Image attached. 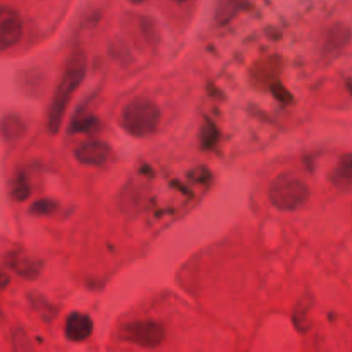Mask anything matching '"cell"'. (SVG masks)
I'll list each match as a JSON object with an SVG mask.
<instances>
[{
    "label": "cell",
    "mask_w": 352,
    "mask_h": 352,
    "mask_svg": "<svg viewBox=\"0 0 352 352\" xmlns=\"http://www.w3.org/2000/svg\"><path fill=\"white\" fill-rule=\"evenodd\" d=\"M85 73H87V59H85L83 54H74L67 63L66 69H64L63 78H60L52 102H50L49 118H47V126H49L50 133L59 131L67 106H69L76 88L83 81Z\"/></svg>",
    "instance_id": "obj_1"
},
{
    "label": "cell",
    "mask_w": 352,
    "mask_h": 352,
    "mask_svg": "<svg viewBox=\"0 0 352 352\" xmlns=\"http://www.w3.org/2000/svg\"><path fill=\"white\" fill-rule=\"evenodd\" d=\"M121 126L133 137H145L157 130L161 123V109L145 97H137L124 106L120 120Z\"/></svg>",
    "instance_id": "obj_2"
},
{
    "label": "cell",
    "mask_w": 352,
    "mask_h": 352,
    "mask_svg": "<svg viewBox=\"0 0 352 352\" xmlns=\"http://www.w3.org/2000/svg\"><path fill=\"white\" fill-rule=\"evenodd\" d=\"M309 187L294 175H280L270 187V202L280 211H296L309 201Z\"/></svg>",
    "instance_id": "obj_3"
},
{
    "label": "cell",
    "mask_w": 352,
    "mask_h": 352,
    "mask_svg": "<svg viewBox=\"0 0 352 352\" xmlns=\"http://www.w3.org/2000/svg\"><path fill=\"white\" fill-rule=\"evenodd\" d=\"M120 337L131 344L140 345V347L152 349L161 345L164 340V327L152 320L131 321V323L121 327Z\"/></svg>",
    "instance_id": "obj_4"
},
{
    "label": "cell",
    "mask_w": 352,
    "mask_h": 352,
    "mask_svg": "<svg viewBox=\"0 0 352 352\" xmlns=\"http://www.w3.org/2000/svg\"><path fill=\"white\" fill-rule=\"evenodd\" d=\"M25 25L16 9L11 6H0V52L18 45L23 38Z\"/></svg>",
    "instance_id": "obj_5"
},
{
    "label": "cell",
    "mask_w": 352,
    "mask_h": 352,
    "mask_svg": "<svg viewBox=\"0 0 352 352\" xmlns=\"http://www.w3.org/2000/svg\"><path fill=\"white\" fill-rule=\"evenodd\" d=\"M74 159L85 166H104L111 159V147L100 140H87L74 148Z\"/></svg>",
    "instance_id": "obj_6"
},
{
    "label": "cell",
    "mask_w": 352,
    "mask_h": 352,
    "mask_svg": "<svg viewBox=\"0 0 352 352\" xmlns=\"http://www.w3.org/2000/svg\"><path fill=\"white\" fill-rule=\"evenodd\" d=\"M94 323L90 316L85 313H71L64 324V333L69 340L83 342L92 335Z\"/></svg>",
    "instance_id": "obj_7"
},
{
    "label": "cell",
    "mask_w": 352,
    "mask_h": 352,
    "mask_svg": "<svg viewBox=\"0 0 352 352\" xmlns=\"http://www.w3.org/2000/svg\"><path fill=\"white\" fill-rule=\"evenodd\" d=\"M351 38V32L347 26L344 25H335L331 26L330 32L327 35V43H324V50L328 54H338L345 45L349 43Z\"/></svg>",
    "instance_id": "obj_8"
},
{
    "label": "cell",
    "mask_w": 352,
    "mask_h": 352,
    "mask_svg": "<svg viewBox=\"0 0 352 352\" xmlns=\"http://www.w3.org/2000/svg\"><path fill=\"white\" fill-rule=\"evenodd\" d=\"M333 184L340 188L352 187V152L338 159L333 169Z\"/></svg>",
    "instance_id": "obj_9"
},
{
    "label": "cell",
    "mask_w": 352,
    "mask_h": 352,
    "mask_svg": "<svg viewBox=\"0 0 352 352\" xmlns=\"http://www.w3.org/2000/svg\"><path fill=\"white\" fill-rule=\"evenodd\" d=\"M25 130L26 126L25 123H23V120L19 116H14V114L6 116L4 120H2V123H0V133H2L4 138H9V140L19 138L25 133Z\"/></svg>",
    "instance_id": "obj_10"
},
{
    "label": "cell",
    "mask_w": 352,
    "mask_h": 352,
    "mask_svg": "<svg viewBox=\"0 0 352 352\" xmlns=\"http://www.w3.org/2000/svg\"><path fill=\"white\" fill-rule=\"evenodd\" d=\"M239 11H240V0H219L216 19H218L219 25H226L230 19L235 18Z\"/></svg>",
    "instance_id": "obj_11"
},
{
    "label": "cell",
    "mask_w": 352,
    "mask_h": 352,
    "mask_svg": "<svg viewBox=\"0 0 352 352\" xmlns=\"http://www.w3.org/2000/svg\"><path fill=\"white\" fill-rule=\"evenodd\" d=\"M28 195H30L28 180H26V176L18 175L16 176L14 184H12V197H14L16 201H25V199H28Z\"/></svg>",
    "instance_id": "obj_12"
},
{
    "label": "cell",
    "mask_w": 352,
    "mask_h": 352,
    "mask_svg": "<svg viewBox=\"0 0 352 352\" xmlns=\"http://www.w3.org/2000/svg\"><path fill=\"white\" fill-rule=\"evenodd\" d=\"M94 124H96V120H94V118H80V120L73 121L71 131H87L88 128H92Z\"/></svg>",
    "instance_id": "obj_13"
},
{
    "label": "cell",
    "mask_w": 352,
    "mask_h": 352,
    "mask_svg": "<svg viewBox=\"0 0 352 352\" xmlns=\"http://www.w3.org/2000/svg\"><path fill=\"white\" fill-rule=\"evenodd\" d=\"M54 209L52 201H38L35 206H33L32 211L38 212V214H43V212H50Z\"/></svg>",
    "instance_id": "obj_14"
},
{
    "label": "cell",
    "mask_w": 352,
    "mask_h": 352,
    "mask_svg": "<svg viewBox=\"0 0 352 352\" xmlns=\"http://www.w3.org/2000/svg\"><path fill=\"white\" fill-rule=\"evenodd\" d=\"M6 283H8V280H6V278H4V276L0 275V290L4 289V285H6Z\"/></svg>",
    "instance_id": "obj_15"
},
{
    "label": "cell",
    "mask_w": 352,
    "mask_h": 352,
    "mask_svg": "<svg viewBox=\"0 0 352 352\" xmlns=\"http://www.w3.org/2000/svg\"><path fill=\"white\" fill-rule=\"evenodd\" d=\"M131 4H135V6H140V4H144L145 0H130Z\"/></svg>",
    "instance_id": "obj_16"
},
{
    "label": "cell",
    "mask_w": 352,
    "mask_h": 352,
    "mask_svg": "<svg viewBox=\"0 0 352 352\" xmlns=\"http://www.w3.org/2000/svg\"><path fill=\"white\" fill-rule=\"evenodd\" d=\"M347 88H349V92H351V96H352V80L347 81Z\"/></svg>",
    "instance_id": "obj_17"
},
{
    "label": "cell",
    "mask_w": 352,
    "mask_h": 352,
    "mask_svg": "<svg viewBox=\"0 0 352 352\" xmlns=\"http://www.w3.org/2000/svg\"><path fill=\"white\" fill-rule=\"evenodd\" d=\"M173 2H176V4H184V2H187V0H173Z\"/></svg>",
    "instance_id": "obj_18"
}]
</instances>
